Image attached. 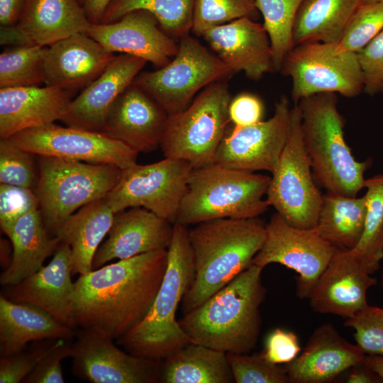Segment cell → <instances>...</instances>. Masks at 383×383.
<instances>
[{"label": "cell", "mask_w": 383, "mask_h": 383, "mask_svg": "<svg viewBox=\"0 0 383 383\" xmlns=\"http://www.w3.org/2000/svg\"><path fill=\"white\" fill-rule=\"evenodd\" d=\"M167 250L104 265L74 282L77 328L117 340L148 312L163 280Z\"/></svg>", "instance_id": "1"}, {"label": "cell", "mask_w": 383, "mask_h": 383, "mask_svg": "<svg viewBox=\"0 0 383 383\" xmlns=\"http://www.w3.org/2000/svg\"><path fill=\"white\" fill-rule=\"evenodd\" d=\"M262 270L252 264L184 314L179 323L192 343L226 353H248L255 348L262 326L260 307L267 294Z\"/></svg>", "instance_id": "2"}, {"label": "cell", "mask_w": 383, "mask_h": 383, "mask_svg": "<svg viewBox=\"0 0 383 383\" xmlns=\"http://www.w3.org/2000/svg\"><path fill=\"white\" fill-rule=\"evenodd\" d=\"M265 223L258 217L216 218L188 231L195 276L182 299L184 313L197 307L249 267L263 245Z\"/></svg>", "instance_id": "3"}, {"label": "cell", "mask_w": 383, "mask_h": 383, "mask_svg": "<svg viewBox=\"0 0 383 383\" xmlns=\"http://www.w3.org/2000/svg\"><path fill=\"white\" fill-rule=\"evenodd\" d=\"M194 276L188 231L175 222L166 272L157 295L145 316L118 338L117 344L133 355L162 360L192 343L176 320V312Z\"/></svg>", "instance_id": "4"}, {"label": "cell", "mask_w": 383, "mask_h": 383, "mask_svg": "<svg viewBox=\"0 0 383 383\" xmlns=\"http://www.w3.org/2000/svg\"><path fill=\"white\" fill-rule=\"evenodd\" d=\"M337 104V94L331 92L300 100L304 145L315 181L327 192L356 196L365 188L364 174L372 160L358 161L353 156L344 138L345 119Z\"/></svg>", "instance_id": "5"}, {"label": "cell", "mask_w": 383, "mask_h": 383, "mask_svg": "<svg viewBox=\"0 0 383 383\" xmlns=\"http://www.w3.org/2000/svg\"><path fill=\"white\" fill-rule=\"evenodd\" d=\"M270 179L216 162L193 168L175 222L187 226L216 218L258 217L270 206L263 196Z\"/></svg>", "instance_id": "6"}, {"label": "cell", "mask_w": 383, "mask_h": 383, "mask_svg": "<svg viewBox=\"0 0 383 383\" xmlns=\"http://www.w3.org/2000/svg\"><path fill=\"white\" fill-rule=\"evenodd\" d=\"M39 157V174L34 191L45 225L52 236H56L61 225L76 211L106 197L118 184L123 172L111 165Z\"/></svg>", "instance_id": "7"}, {"label": "cell", "mask_w": 383, "mask_h": 383, "mask_svg": "<svg viewBox=\"0 0 383 383\" xmlns=\"http://www.w3.org/2000/svg\"><path fill=\"white\" fill-rule=\"evenodd\" d=\"M225 80L205 87L184 110L168 114L160 147L165 158L183 160L193 168L215 162L226 135L231 101Z\"/></svg>", "instance_id": "8"}, {"label": "cell", "mask_w": 383, "mask_h": 383, "mask_svg": "<svg viewBox=\"0 0 383 383\" xmlns=\"http://www.w3.org/2000/svg\"><path fill=\"white\" fill-rule=\"evenodd\" d=\"M272 174L266 194L269 205L291 226L314 228L323 194L315 184L304 145L301 114L297 104L291 109L287 140Z\"/></svg>", "instance_id": "9"}, {"label": "cell", "mask_w": 383, "mask_h": 383, "mask_svg": "<svg viewBox=\"0 0 383 383\" xmlns=\"http://www.w3.org/2000/svg\"><path fill=\"white\" fill-rule=\"evenodd\" d=\"M233 74L216 55L188 34L179 38L177 53L166 65L140 72L133 83L172 114L186 109L200 90Z\"/></svg>", "instance_id": "10"}, {"label": "cell", "mask_w": 383, "mask_h": 383, "mask_svg": "<svg viewBox=\"0 0 383 383\" xmlns=\"http://www.w3.org/2000/svg\"><path fill=\"white\" fill-rule=\"evenodd\" d=\"M280 72L292 79L291 97L295 105L319 93L355 97L364 90L357 53L341 50L338 43L295 45L285 57Z\"/></svg>", "instance_id": "11"}, {"label": "cell", "mask_w": 383, "mask_h": 383, "mask_svg": "<svg viewBox=\"0 0 383 383\" xmlns=\"http://www.w3.org/2000/svg\"><path fill=\"white\" fill-rule=\"evenodd\" d=\"M192 170L189 162L179 159L135 163L123 170L106 199L115 213L143 207L174 223Z\"/></svg>", "instance_id": "12"}, {"label": "cell", "mask_w": 383, "mask_h": 383, "mask_svg": "<svg viewBox=\"0 0 383 383\" xmlns=\"http://www.w3.org/2000/svg\"><path fill=\"white\" fill-rule=\"evenodd\" d=\"M266 237L252 264L262 269L279 263L293 270L296 295L308 299L336 248L323 240L314 228H300L289 224L278 213L265 225Z\"/></svg>", "instance_id": "13"}, {"label": "cell", "mask_w": 383, "mask_h": 383, "mask_svg": "<svg viewBox=\"0 0 383 383\" xmlns=\"http://www.w3.org/2000/svg\"><path fill=\"white\" fill-rule=\"evenodd\" d=\"M9 139L33 155L111 165L122 170L135 164L138 154L103 132L54 123L24 130Z\"/></svg>", "instance_id": "14"}, {"label": "cell", "mask_w": 383, "mask_h": 383, "mask_svg": "<svg viewBox=\"0 0 383 383\" xmlns=\"http://www.w3.org/2000/svg\"><path fill=\"white\" fill-rule=\"evenodd\" d=\"M72 342V374L92 383L160 382L161 360L138 357L122 350L113 340L78 328Z\"/></svg>", "instance_id": "15"}, {"label": "cell", "mask_w": 383, "mask_h": 383, "mask_svg": "<svg viewBox=\"0 0 383 383\" xmlns=\"http://www.w3.org/2000/svg\"><path fill=\"white\" fill-rule=\"evenodd\" d=\"M290 111L289 101L282 95L268 120L246 127H233L220 143L215 162L243 171L272 173L287 140Z\"/></svg>", "instance_id": "16"}, {"label": "cell", "mask_w": 383, "mask_h": 383, "mask_svg": "<svg viewBox=\"0 0 383 383\" xmlns=\"http://www.w3.org/2000/svg\"><path fill=\"white\" fill-rule=\"evenodd\" d=\"M72 274L70 247L60 243L46 266L16 284L3 287L1 295L15 302L36 306L76 330Z\"/></svg>", "instance_id": "17"}, {"label": "cell", "mask_w": 383, "mask_h": 383, "mask_svg": "<svg viewBox=\"0 0 383 383\" xmlns=\"http://www.w3.org/2000/svg\"><path fill=\"white\" fill-rule=\"evenodd\" d=\"M87 34L111 53L141 58L159 68L176 55L178 45L148 11H131L110 23H91Z\"/></svg>", "instance_id": "18"}, {"label": "cell", "mask_w": 383, "mask_h": 383, "mask_svg": "<svg viewBox=\"0 0 383 383\" xmlns=\"http://www.w3.org/2000/svg\"><path fill=\"white\" fill-rule=\"evenodd\" d=\"M377 282L351 250L336 249L310 293V306L318 313L351 318L368 305L367 292Z\"/></svg>", "instance_id": "19"}, {"label": "cell", "mask_w": 383, "mask_h": 383, "mask_svg": "<svg viewBox=\"0 0 383 383\" xmlns=\"http://www.w3.org/2000/svg\"><path fill=\"white\" fill-rule=\"evenodd\" d=\"M234 74L257 81L274 71L272 50L262 24L249 17L213 27L201 36Z\"/></svg>", "instance_id": "20"}, {"label": "cell", "mask_w": 383, "mask_h": 383, "mask_svg": "<svg viewBox=\"0 0 383 383\" xmlns=\"http://www.w3.org/2000/svg\"><path fill=\"white\" fill-rule=\"evenodd\" d=\"M168 116L166 110L133 82L111 108L102 132L137 152H150L160 145Z\"/></svg>", "instance_id": "21"}, {"label": "cell", "mask_w": 383, "mask_h": 383, "mask_svg": "<svg viewBox=\"0 0 383 383\" xmlns=\"http://www.w3.org/2000/svg\"><path fill=\"white\" fill-rule=\"evenodd\" d=\"M146 62L130 55H115L104 72L72 99L60 121L68 126L102 132L113 103Z\"/></svg>", "instance_id": "22"}, {"label": "cell", "mask_w": 383, "mask_h": 383, "mask_svg": "<svg viewBox=\"0 0 383 383\" xmlns=\"http://www.w3.org/2000/svg\"><path fill=\"white\" fill-rule=\"evenodd\" d=\"M171 223L143 207H131L116 213L108 238L94 256L92 270L114 259L124 260L167 250L173 235Z\"/></svg>", "instance_id": "23"}, {"label": "cell", "mask_w": 383, "mask_h": 383, "mask_svg": "<svg viewBox=\"0 0 383 383\" xmlns=\"http://www.w3.org/2000/svg\"><path fill=\"white\" fill-rule=\"evenodd\" d=\"M365 355L331 323H324L313 331L297 357L283 367L289 383H325L350 369Z\"/></svg>", "instance_id": "24"}, {"label": "cell", "mask_w": 383, "mask_h": 383, "mask_svg": "<svg viewBox=\"0 0 383 383\" xmlns=\"http://www.w3.org/2000/svg\"><path fill=\"white\" fill-rule=\"evenodd\" d=\"M114 57L87 33L72 35L48 47L44 83L75 92L97 78Z\"/></svg>", "instance_id": "25"}, {"label": "cell", "mask_w": 383, "mask_h": 383, "mask_svg": "<svg viewBox=\"0 0 383 383\" xmlns=\"http://www.w3.org/2000/svg\"><path fill=\"white\" fill-rule=\"evenodd\" d=\"M74 91L47 86L0 88V138L60 121Z\"/></svg>", "instance_id": "26"}, {"label": "cell", "mask_w": 383, "mask_h": 383, "mask_svg": "<svg viewBox=\"0 0 383 383\" xmlns=\"http://www.w3.org/2000/svg\"><path fill=\"white\" fill-rule=\"evenodd\" d=\"M28 45L48 47L91 25L79 0H26L15 24Z\"/></svg>", "instance_id": "27"}, {"label": "cell", "mask_w": 383, "mask_h": 383, "mask_svg": "<svg viewBox=\"0 0 383 383\" xmlns=\"http://www.w3.org/2000/svg\"><path fill=\"white\" fill-rule=\"evenodd\" d=\"M4 234L12 244L13 257L0 275L3 287L16 284L38 271L60 244L48 232L39 209L20 217Z\"/></svg>", "instance_id": "28"}, {"label": "cell", "mask_w": 383, "mask_h": 383, "mask_svg": "<svg viewBox=\"0 0 383 383\" xmlns=\"http://www.w3.org/2000/svg\"><path fill=\"white\" fill-rule=\"evenodd\" d=\"M75 330L60 323L45 311L0 296V354H12L28 343L44 339L71 340Z\"/></svg>", "instance_id": "29"}, {"label": "cell", "mask_w": 383, "mask_h": 383, "mask_svg": "<svg viewBox=\"0 0 383 383\" xmlns=\"http://www.w3.org/2000/svg\"><path fill=\"white\" fill-rule=\"evenodd\" d=\"M115 214L104 197L82 207L61 225L56 236L70 247L72 274L92 270L94 256L108 235Z\"/></svg>", "instance_id": "30"}, {"label": "cell", "mask_w": 383, "mask_h": 383, "mask_svg": "<svg viewBox=\"0 0 383 383\" xmlns=\"http://www.w3.org/2000/svg\"><path fill=\"white\" fill-rule=\"evenodd\" d=\"M364 0H304L296 13L293 42L338 43Z\"/></svg>", "instance_id": "31"}, {"label": "cell", "mask_w": 383, "mask_h": 383, "mask_svg": "<svg viewBox=\"0 0 383 383\" xmlns=\"http://www.w3.org/2000/svg\"><path fill=\"white\" fill-rule=\"evenodd\" d=\"M163 383H233L226 353L190 343L164 359Z\"/></svg>", "instance_id": "32"}, {"label": "cell", "mask_w": 383, "mask_h": 383, "mask_svg": "<svg viewBox=\"0 0 383 383\" xmlns=\"http://www.w3.org/2000/svg\"><path fill=\"white\" fill-rule=\"evenodd\" d=\"M366 211L365 195L345 196L326 192L314 229L335 248L353 249L362 236Z\"/></svg>", "instance_id": "33"}, {"label": "cell", "mask_w": 383, "mask_h": 383, "mask_svg": "<svg viewBox=\"0 0 383 383\" xmlns=\"http://www.w3.org/2000/svg\"><path fill=\"white\" fill-rule=\"evenodd\" d=\"M195 0H111L99 23L118 21L126 13L144 10L152 13L161 28L172 38L192 31Z\"/></svg>", "instance_id": "34"}, {"label": "cell", "mask_w": 383, "mask_h": 383, "mask_svg": "<svg viewBox=\"0 0 383 383\" xmlns=\"http://www.w3.org/2000/svg\"><path fill=\"white\" fill-rule=\"evenodd\" d=\"M367 211L362 236L350 249L363 269L372 274L383 259V174L365 180Z\"/></svg>", "instance_id": "35"}, {"label": "cell", "mask_w": 383, "mask_h": 383, "mask_svg": "<svg viewBox=\"0 0 383 383\" xmlns=\"http://www.w3.org/2000/svg\"><path fill=\"white\" fill-rule=\"evenodd\" d=\"M304 0H255L271 43L274 71L281 70L285 57L294 47L293 27Z\"/></svg>", "instance_id": "36"}, {"label": "cell", "mask_w": 383, "mask_h": 383, "mask_svg": "<svg viewBox=\"0 0 383 383\" xmlns=\"http://www.w3.org/2000/svg\"><path fill=\"white\" fill-rule=\"evenodd\" d=\"M48 47L13 46L0 55V88L39 86L44 83Z\"/></svg>", "instance_id": "37"}, {"label": "cell", "mask_w": 383, "mask_h": 383, "mask_svg": "<svg viewBox=\"0 0 383 383\" xmlns=\"http://www.w3.org/2000/svg\"><path fill=\"white\" fill-rule=\"evenodd\" d=\"M255 0H195L192 31L202 36L209 29L243 17L257 15Z\"/></svg>", "instance_id": "38"}, {"label": "cell", "mask_w": 383, "mask_h": 383, "mask_svg": "<svg viewBox=\"0 0 383 383\" xmlns=\"http://www.w3.org/2000/svg\"><path fill=\"white\" fill-rule=\"evenodd\" d=\"M383 30V1L362 4L350 19L338 46L357 53Z\"/></svg>", "instance_id": "39"}, {"label": "cell", "mask_w": 383, "mask_h": 383, "mask_svg": "<svg viewBox=\"0 0 383 383\" xmlns=\"http://www.w3.org/2000/svg\"><path fill=\"white\" fill-rule=\"evenodd\" d=\"M236 383H288L284 369L268 362L260 354L226 353Z\"/></svg>", "instance_id": "40"}, {"label": "cell", "mask_w": 383, "mask_h": 383, "mask_svg": "<svg viewBox=\"0 0 383 383\" xmlns=\"http://www.w3.org/2000/svg\"><path fill=\"white\" fill-rule=\"evenodd\" d=\"M64 339H44L0 358V382L18 383L32 372L40 360Z\"/></svg>", "instance_id": "41"}, {"label": "cell", "mask_w": 383, "mask_h": 383, "mask_svg": "<svg viewBox=\"0 0 383 383\" xmlns=\"http://www.w3.org/2000/svg\"><path fill=\"white\" fill-rule=\"evenodd\" d=\"M30 152L10 139L0 140V182L33 189L36 179ZM34 190V189H33Z\"/></svg>", "instance_id": "42"}, {"label": "cell", "mask_w": 383, "mask_h": 383, "mask_svg": "<svg viewBox=\"0 0 383 383\" xmlns=\"http://www.w3.org/2000/svg\"><path fill=\"white\" fill-rule=\"evenodd\" d=\"M344 326L354 330L356 344L366 355L383 356V307L367 305Z\"/></svg>", "instance_id": "43"}, {"label": "cell", "mask_w": 383, "mask_h": 383, "mask_svg": "<svg viewBox=\"0 0 383 383\" xmlns=\"http://www.w3.org/2000/svg\"><path fill=\"white\" fill-rule=\"evenodd\" d=\"M39 209V201L32 189L0 184V226L5 233L22 216Z\"/></svg>", "instance_id": "44"}, {"label": "cell", "mask_w": 383, "mask_h": 383, "mask_svg": "<svg viewBox=\"0 0 383 383\" xmlns=\"http://www.w3.org/2000/svg\"><path fill=\"white\" fill-rule=\"evenodd\" d=\"M357 55L364 76L363 91L374 96L383 85V30Z\"/></svg>", "instance_id": "45"}, {"label": "cell", "mask_w": 383, "mask_h": 383, "mask_svg": "<svg viewBox=\"0 0 383 383\" xmlns=\"http://www.w3.org/2000/svg\"><path fill=\"white\" fill-rule=\"evenodd\" d=\"M72 342L64 340L37 364L23 380L24 383H64L62 361L72 356Z\"/></svg>", "instance_id": "46"}, {"label": "cell", "mask_w": 383, "mask_h": 383, "mask_svg": "<svg viewBox=\"0 0 383 383\" xmlns=\"http://www.w3.org/2000/svg\"><path fill=\"white\" fill-rule=\"evenodd\" d=\"M301 351L296 333L282 328H275L267 337L263 357L270 362L287 364Z\"/></svg>", "instance_id": "47"}, {"label": "cell", "mask_w": 383, "mask_h": 383, "mask_svg": "<svg viewBox=\"0 0 383 383\" xmlns=\"http://www.w3.org/2000/svg\"><path fill=\"white\" fill-rule=\"evenodd\" d=\"M263 104L256 95L241 93L232 99L228 106V115L234 128H242L262 121Z\"/></svg>", "instance_id": "48"}, {"label": "cell", "mask_w": 383, "mask_h": 383, "mask_svg": "<svg viewBox=\"0 0 383 383\" xmlns=\"http://www.w3.org/2000/svg\"><path fill=\"white\" fill-rule=\"evenodd\" d=\"M26 0H0L1 26L15 25L22 13Z\"/></svg>", "instance_id": "49"}, {"label": "cell", "mask_w": 383, "mask_h": 383, "mask_svg": "<svg viewBox=\"0 0 383 383\" xmlns=\"http://www.w3.org/2000/svg\"><path fill=\"white\" fill-rule=\"evenodd\" d=\"M349 370V373L345 379L348 383L382 382L378 374L367 365L365 358L353 366Z\"/></svg>", "instance_id": "50"}, {"label": "cell", "mask_w": 383, "mask_h": 383, "mask_svg": "<svg viewBox=\"0 0 383 383\" xmlns=\"http://www.w3.org/2000/svg\"><path fill=\"white\" fill-rule=\"evenodd\" d=\"M111 0H84L83 6L91 23H99Z\"/></svg>", "instance_id": "51"}, {"label": "cell", "mask_w": 383, "mask_h": 383, "mask_svg": "<svg viewBox=\"0 0 383 383\" xmlns=\"http://www.w3.org/2000/svg\"><path fill=\"white\" fill-rule=\"evenodd\" d=\"M367 365L374 371L383 382V356L366 355L365 357Z\"/></svg>", "instance_id": "52"}, {"label": "cell", "mask_w": 383, "mask_h": 383, "mask_svg": "<svg viewBox=\"0 0 383 383\" xmlns=\"http://www.w3.org/2000/svg\"><path fill=\"white\" fill-rule=\"evenodd\" d=\"M10 244L6 240L1 239V265L4 267V270L7 269L12 261L13 252H10Z\"/></svg>", "instance_id": "53"}, {"label": "cell", "mask_w": 383, "mask_h": 383, "mask_svg": "<svg viewBox=\"0 0 383 383\" xmlns=\"http://www.w3.org/2000/svg\"><path fill=\"white\" fill-rule=\"evenodd\" d=\"M383 0H364L363 4L366 3H372V2H376V1H382Z\"/></svg>", "instance_id": "54"}, {"label": "cell", "mask_w": 383, "mask_h": 383, "mask_svg": "<svg viewBox=\"0 0 383 383\" xmlns=\"http://www.w3.org/2000/svg\"><path fill=\"white\" fill-rule=\"evenodd\" d=\"M381 284L383 287V270H382V276H381Z\"/></svg>", "instance_id": "55"}, {"label": "cell", "mask_w": 383, "mask_h": 383, "mask_svg": "<svg viewBox=\"0 0 383 383\" xmlns=\"http://www.w3.org/2000/svg\"><path fill=\"white\" fill-rule=\"evenodd\" d=\"M380 93H382V95H383V85H382V88H381V91H380Z\"/></svg>", "instance_id": "56"}, {"label": "cell", "mask_w": 383, "mask_h": 383, "mask_svg": "<svg viewBox=\"0 0 383 383\" xmlns=\"http://www.w3.org/2000/svg\"><path fill=\"white\" fill-rule=\"evenodd\" d=\"M79 1L81 4H83V3H84V0H79Z\"/></svg>", "instance_id": "57"}]
</instances>
